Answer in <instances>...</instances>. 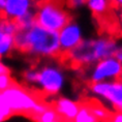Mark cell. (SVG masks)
I'll return each mask as SVG.
<instances>
[{"mask_svg":"<svg viewBox=\"0 0 122 122\" xmlns=\"http://www.w3.org/2000/svg\"><path fill=\"white\" fill-rule=\"evenodd\" d=\"M65 0H47L36 6L35 23L45 29L59 32L72 22V16L65 10Z\"/></svg>","mask_w":122,"mask_h":122,"instance_id":"3957f363","label":"cell"},{"mask_svg":"<svg viewBox=\"0 0 122 122\" xmlns=\"http://www.w3.org/2000/svg\"><path fill=\"white\" fill-rule=\"evenodd\" d=\"M113 122H122V110L121 109H115L113 111Z\"/></svg>","mask_w":122,"mask_h":122,"instance_id":"e0dca14e","label":"cell"},{"mask_svg":"<svg viewBox=\"0 0 122 122\" xmlns=\"http://www.w3.org/2000/svg\"><path fill=\"white\" fill-rule=\"evenodd\" d=\"M7 71H10L8 67L5 64H3V63H2V61L0 60V75L3 74V72H7Z\"/></svg>","mask_w":122,"mask_h":122,"instance_id":"d6986e66","label":"cell"},{"mask_svg":"<svg viewBox=\"0 0 122 122\" xmlns=\"http://www.w3.org/2000/svg\"><path fill=\"white\" fill-rule=\"evenodd\" d=\"M15 82V80L13 79V77L10 76V71L7 72H3V74L0 75V91L6 89L10 86Z\"/></svg>","mask_w":122,"mask_h":122,"instance_id":"5bb4252c","label":"cell"},{"mask_svg":"<svg viewBox=\"0 0 122 122\" xmlns=\"http://www.w3.org/2000/svg\"><path fill=\"white\" fill-rule=\"evenodd\" d=\"M58 33H59L60 52L67 51L74 48L82 41L80 28L76 24H71V22L63 27Z\"/></svg>","mask_w":122,"mask_h":122,"instance_id":"30bf717a","label":"cell"},{"mask_svg":"<svg viewBox=\"0 0 122 122\" xmlns=\"http://www.w3.org/2000/svg\"><path fill=\"white\" fill-rule=\"evenodd\" d=\"M121 72L122 64L117 59L106 58L98 61L91 74V78L86 82H102L108 78H115L117 80Z\"/></svg>","mask_w":122,"mask_h":122,"instance_id":"8992f818","label":"cell"},{"mask_svg":"<svg viewBox=\"0 0 122 122\" xmlns=\"http://www.w3.org/2000/svg\"><path fill=\"white\" fill-rule=\"evenodd\" d=\"M14 50H15L14 35L3 33V35L0 37V60L2 58L8 56Z\"/></svg>","mask_w":122,"mask_h":122,"instance_id":"8fae6325","label":"cell"},{"mask_svg":"<svg viewBox=\"0 0 122 122\" xmlns=\"http://www.w3.org/2000/svg\"><path fill=\"white\" fill-rule=\"evenodd\" d=\"M63 84V77L61 72L56 68L50 66H44L37 69V82L36 85L41 86L42 93L48 98L53 95H57Z\"/></svg>","mask_w":122,"mask_h":122,"instance_id":"277c9868","label":"cell"},{"mask_svg":"<svg viewBox=\"0 0 122 122\" xmlns=\"http://www.w3.org/2000/svg\"><path fill=\"white\" fill-rule=\"evenodd\" d=\"M80 107L88 109L96 118L97 121H112L113 119V111L109 110L102 102L94 97L88 96L83 94L80 99L78 100Z\"/></svg>","mask_w":122,"mask_h":122,"instance_id":"ba28073f","label":"cell"},{"mask_svg":"<svg viewBox=\"0 0 122 122\" xmlns=\"http://www.w3.org/2000/svg\"><path fill=\"white\" fill-rule=\"evenodd\" d=\"M15 50L35 59L42 57L57 59L60 54L59 33L34 24L27 29H19L14 35Z\"/></svg>","mask_w":122,"mask_h":122,"instance_id":"7a4b0ae2","label":"cell"},{"mask_svg":"<svg viewBox=\"0 0 122 122\" xmlns=\"http://www.w3.org/2000/svg\"><path fill=\"white\" fill-rule=\"evenodd\" d=\"M51 107L56 111L62 119V121H75L80 105L78 102H72L64 97H59L57 99L49 100Z\"/></svg>","mask_w":122,"mask_h":122,"instance_id":"9c48e42d","label":"cell"},{"mask_svg":"<svg viewBox=\"0 0 122 122\" xmlns=\"http://www.w3.org/2000/svg\"><path fill=\"white\" fill-rule=\"evenodd\" d=\"M44 1H47V0H38V2H37V5H38L39 3H41V2H44ZM37 5H36V6H37Z\"/></svg>","mask_w":122,"mask_h":122,"instance_id":"7402d4cb","label":"cell"},{"mask_svg":"<svg viewBox=\"0 0 122 122\" xmlns=\"http://www.w3.org/2000/svg\"><path fill=\"white\" fill-rule=\"evenodd\" d=\"M75 121H78V122H95L97 120L88 109L84 108V107H80V110H79L78 114L76 116Z\"/></svg>","mask_w":122,"mask_h":122,"instance_id":"4fadbf2b","label":"cell"},{"mask_svg":"<svg viewBox=\"0 0 122 122\" xmlns=\"http://www.w3.org/2000/svg\"><path fill=\"white\" fill-rule=\"evenodd\" d=\"M114 57L122 64V47L116 49L115 54H114Z\"/></svg>","mask_w":122,"mask_h":122,"instance_id":"ac0fdd59","label":"cell"},{"mask_svg":"<svg viewBox=\"0 0 122 122\" xmlns=\"http://www.w3.org/2000/svg\"><path fill=\"white\" fill-rule=\"evenodd\" d=\"M91 91L103 96L114 105V109L122 110V83L119 81L112 83L102 82H85Z\"/></svg>","mask_w":122,"mask_h":122,"instance_id":"5b68a950","label":"cell"},{"mask_svg":"<svg viewBox=\"0 0 122 122\" xmlns=\"http://www.w3.org/2000/svg\"><path fill=\"white\" fill-rule=\"evenodd\" d=\"M117 49L115 38L105 36L96 41H81L74 48L60 52L57 62L66 68L80 72L89 69L96 61L114 57Z\"/></svg>","mask_w":122,"mask_h":122,"instance_id":"6da1fadb","label":"cell"},{"mask_svg":"<svg viewBox=\"0 0 122 122\" xmlns=\"http://www.w3.org/2000/svg\"><path fill=\"white\" fill-rule=\"evenodd\" d=\"M116 81H119V82H121V83H122V72L120 74V76H119V78H118Z\"/></svg>","mask_w":122,"mask_h":122,"instance_id":"44dd1931","label":"cell"},{"mask_svg":"<svg viewBox=\"0 0 122 122\" xmlns=\"http://www.w3.org/2000/svg\"><path fill=\"white\" fill-rule=\"evenodd\" d=\"M5 2H6V0H0V16H2V13H3L5 6Z\"/></svg>","mask_w":122,"mask_h":122,"instance_id":"ffe728a7","label":"cell"},{"mask_svg":"<svg viewBox=\"0 0 122 122\" xmlns=\"http://www.w3.org/2000/svg\"><path fill=\"white\" fill-rule=\"evenodd\" d=\"M119 1V5H120V8H122V0H118Z\"/></svg>","mask_w":122,"mask_h":122,"instance_id":"603a6c76","label":"cell"},{"mask_svg":"<svg viewBox=\"0 0 122 122\" xmlns=\"http://www.w3.org/2000/svg\"><path fill=\"white\" fill-rule=\"evenodd\" d=\"M85 3H87V0H65L66 7L68 8H76Z\"/></svg>","mask_w":122,"mask_h":122,"instance_id":"2e32d148","label":"cell"},{"mask_svg":"<svg viewBox=\"0 0 122 122\" xmlns=\"http://www.w3.org/2000/svg\"><path fill=\"white\" fill-rule=\"evenodd\" d=\"M38 0H6L2 17L18 20L26 14L36 10Z\"/></svg>","mask_w":122,"mask_h":122,"instance_id":"52a82bcc","label":"cell"},{"mask_svg":"<svg viewBox=\"0 0 122 122\" xmlns=\"http://www.w3.org/2000/svg\"><path fill=\"white\" fill-rule=\"evenodd\" d=\"M11 117H13V113H11L10 109L0 100V122L5 121Z\"/></svg>","mask_w":122,"mask_h":122,"instance_id":"9a60e30c","label":"cell"},{"mask_svg":"<svg viewBox=\"0 0 122 122\" xmlns=\"http://www.w3.org/2000/svg\"><path fill=\"white\" fill-rule=\"evenodd\" d=\"M0 29L5 34L15 35L19 30V26L15 20L0 16Z\"/></svg>","mask_w":122,"mask_h":122,"instance_id":"7c38bea8","label":"cell"},{"mask_svg":"<svg viewBox=\"0 0 122 122\" xmlns=\"http://www.w3.org/2000/svg\"><path fill=\"white\" fill-rule=\"evenodd\" d=\"M2 35H3V32H2V31H1V29H0V37H1V36H2Z\"/></svg>","mask_w":122,"mask_h":122,"instance_id":"cb8c5ba5","label":"cell"}]
</instances>
